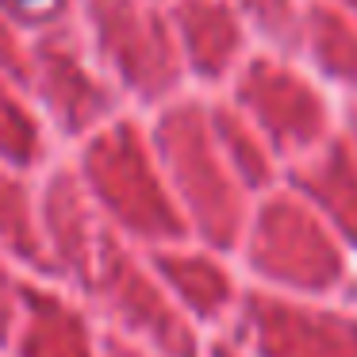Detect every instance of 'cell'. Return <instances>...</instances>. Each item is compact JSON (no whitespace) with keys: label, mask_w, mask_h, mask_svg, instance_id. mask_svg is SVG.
I'll return each mask as SVG.
<instances>
[{"label":"cell","mask_w":357,"mask_h":357,"mask_svg":"<svg viewBox=\"0 0 357 357\" xmlns=\"http://www.w3.org/2000/svg\"><path fill=\"white\" fill-rule=\"evenodd\" d=\"M16 4H20L24 12H50L58 0H16Z\"/></svg>","instance_id":"cell-1"}]
</instances>
